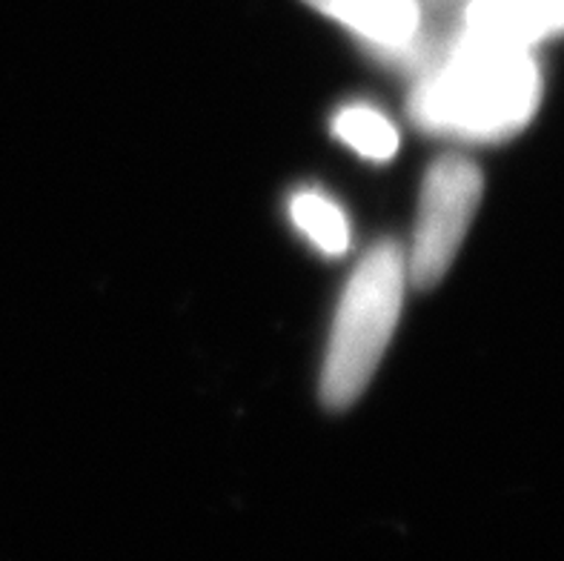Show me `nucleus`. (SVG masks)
I'll return each mask as SVG.
<instances>
[{
    "label": "nucleus",
    "instance_id": "nucleus-1",
    "mask_svg": "<svg viewBox=\"0 0 564 561\" xmlns=\"http://www.w3.org/2000/svg\"><path fill=\"white\" fill-rule=\"evenodd\" d=\"M542 98L530 46L465 29L410 98V118L430 136L501 141L524 129Z\"/></svg>",
    "mask_w": 564,
    "mask_h": 561
},
{
    "label": "nucleus",
    "instance_id": "nucleus-2",
    "mask_svg": "<svg viewBox=\"0 0 564 561\" xmlns=\"http://www.w3.org/2000/svg\"><path fill=\"white\" fill-rule=\"evenodd\" d=\"M408 284V256L395 241L372 247L352 272L338 304L322 373V401L347 410L379 370L399 324Z\"/></svg>",
    "mask_w": 564,
    "mask_h": 561
},
{
    "label": "nucleus",
    "instance_id": "nucleus-3",
    "mask_svg": "<svg viewBox=\"0 0 564 561\" xmlns=\"http://www.w3.org/2000/svg\"><path fill=\"white\" fill-rule=\"evenodd\" d=\"M481 192L479 166L467 158L444 155L427 170L408 256V278L419 290H430L447 276L476 218Z\"/></svg>",
    "mask_w": 564,
    "mask_h": 561
},
{
    "label": "nucleus",
    "instance_id": "nucleus-4",
    "mask_svg": "<svg viewBox=\"0 0 564 561\" xmlns=\"http://www.w3.org/2000/svg\"><path fill=\"white\" fill-rule=\"evenodd\" d=\"M379 50H410L422 26L419 0H304Z\"/></svg>",
    "mask_w": 564,
    "mask_h": 561
},
{
    "label": "nucleus",
    "instance_id": "nucleus-5",
    "mask_svg": "<svg viewBox=\"0 0 564 561\" xmlns=\"http://www.w3.org/2000/svg\"><path fill=\"white\" fill-rule=\"evenodd\" d=\"M290 215H293L295 227L327 256H341L350 249V224L327 195L299 192L290 204Z\"/></svg>",
    "mask_w": 564,
    "mask_h": 561
},
{
    "label": "nucleus",
    "instance_id": "nucleus-6",
    "mask_svg": "<svg viewBox=\"0 0 564 561\" xmlns=\"http://www.w3.org/2000/svg\"><path fill=\"white\" fill-rule=\"evenodd\" d=\"M336 136L370 161H387L399 150V132L384 115L370 107H347L333 121Z\"/></svg>",
    "mask_w": 564,
    "mask_h": 561
}]
</instances>
